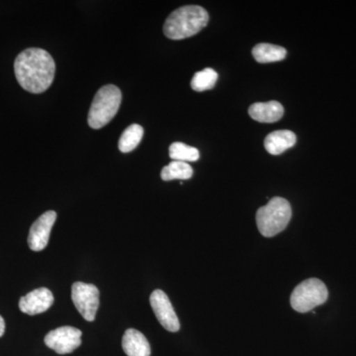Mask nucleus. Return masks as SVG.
Instances as JSON below:
<instances>
[{
    "label": "nucleus",
    "instance_id": "15",
    "mask_svg": "<svg viewBox=\"0 0 356 356\" xmlns=\"http://www.w3.org/2000/svg\"><path fill=\"white\" fill-rule=\"evenodd\" d=\"M144 136V129L138 124L129 126L119 140L118 147L121 153L127 154L134 151L140 143Z\"/></svg>",
    "mask_w": 356,
    "mask_h": 356
},
{
    "label": "nucleus",
    "instance_id": "10",
    "mask_svg": "<svg viewBox=\"0 0 356 356\" xmlns=\"http://www.w3.org/2000/svg\"><path fill=\"white\" fill-rule=\"evenodd\" d=\"M55 298L53 293L48 288H38L28 293L26 296L21 297L19 309L27 315L34 316L44 313L51 308Z\"/></svg>",
    "mask_w": 356,
    "mask_h": 356
},
{
    "label": "nucleus",
    "instance_id": "18",
    "mask_svg": "<svg viewBox=\"0 0 356 356\" xmlns=\"http://www.w3.org/2000/svg\"><path fill=\"white\" fill-rule=\"evenodd\" d=\"M170 156L172 161L191 163L198 161L200 154L196 147L187 146L184 143L175 142L170 145Z\"/></svg>",
    "mask_w": 356,
    "mask_h": 356
},
{
    "label": "nucleus",
    "instance_id": "8",
    "mask_svg": "<svg viewBox=\"0 0 356 356\" xmlns=\"http://www.w3.org/2000/svg\"><path fill=\"white\" fill-rule=\"evenodd\" d=\"M149 302H151L154 315L166 331L172 332L179 331V320L173 310L170 298L163 290H154L149 297Z\"/></svg>",
    "mask_w": 356,
    "mask_h": 356
},
{
    "label": "nucleus",
    "instance_id": "2",
    "mask_svg": "<svg viewBox=\"0 0 356 356\" xmlns=\"http://www.w3.org/2000/svg\"><path fill=\"white\" fill-rule=\"evenodd\" d=\"M209 22V14L198 6L180 7L166 18L163 33L168 39L184 40L200 32Z\"/></svg>",
    "mask_w": 356,
    "mask_h": 356
},
{
    "label": "nucleus",
    "instance_id": "17",
    "mask_svg": "<svg viewBox=\"0 0 356 356\" xmlns=\"http://www.w3.org/2000/svg\"><path fill=\"white\" fill-rule=\"evenodd\" d=\"M218 81V74L216 70L207 69L201 70L194 74L191 81V88L193 90L202 92V91L209 90L214 88Z\"/></svg>",
    "mask_w": 356,
    "mask_h": 356
},
{
    "label": "nucleus",
    "instance_id": "14",
    "mask_svg": "<svg viewBox=\"0 0 356 356\" xmlns=\"http://www.w3.org/2000/svg\"><path fill=\"white\" fill-rule=\"evenodd\" d=\"M287 51L283 47L276 44L261 43L252 49V56L257 63L268 64V63L280 62L286 58Z\"/></svg>",
    "mask_w": 356,
    "mask_h": 356
},
{
    "label": "nucleus",
    "instance_id": "1",
    "mask_svg": "<svg viewBox=\"0 0 356 356\" xmlns=\"http://www.w3.org/2000/svg\"><path fill=\"white\" fill-rule=\"evenodd\" d=\"M14 72L21 88L28 92L43 93L55 79L56 64L43 49L30 48L21 51L14 62Z\"/></svg>",
    "mask_w": 356,
    "mask_h": 356
},
{
    "label": "nucleus",
    "instance_id": "16",
    "mask_svg": "<svg viewBox=\"0 0 356 356\" xmlns=\"http://www.w3.org/2000/svg\"><path fill=\"white\" fill-rule=\"evenodd\" d=\"M193 175V168L191 165L184 161H172L170 165L165 166L161 170V177L165 181L170 180H186Z\"/></svg>",
    "mask_w": 356,
    "mask_h": 356
},
{
    "label": "nucleus",
    "instance_id": "13",
    "mask_svg": "<svg viewBox=\"0 0 356 356\" xmlns=\"http://www.w3.org/2000/svg\"><path fill=\"white\" fill-rule=\"evenodd\" d=\"M297 142V137L292 131L278 130L269 134L264 140V147L267 153L278 156L291 149Z\"/></svg>",
    "mask_w": 356,
    "mask_h": 356
},
{
    "label": "nucleus",
    "instance_id": "5",
    "mask_svg": "<svg viewBox=\"0 0 356 356\" xmlns=\"http://www.w3.org/2000/svg\"><path fill=\"white\" fill-rule=\"evenodd\" d=\"M327 297L329 291L325 283L317 278H310L293 290L290 303L295 311L307 313L324 304Z\"/></svg>",
    "mask_w": 356,
    "mask_h": 356
},
{
    "label": "nucleus",
    "instance_id": "4",
    "mask_svg": "<svg viewBox=\"0 0 356 356\" xmlns=\"http://www.w3.org/2000/svg\"><path fill=\"white\" fill-rule=\"evenodd\" d=\"M122 92L113 84L103 86L96 93L89 109L88 122L89 127L102 129L110 123L120 108Z\"/></svg>",
    "mask_w": 356,
    "mask_h": 356
},
{
    "label": "nucleus",
    "instance_id": "3",
    "mask_svg": "<svg viewBox=\"0 0 356 356\" xmlns=\"http://www.w3.org/2000/svg\"><path fill=\"white\" fill-rule=\"evenodd\" d=\"M291 217V205L286 199L273 197L257 210V228L262 236L273 238L287 228Z\"/></svg>",
    "mask_w": 356,
    "mask_h": 356
},
{
    "label": "nucleus",
    "instance_id": "6",
    "mask_svg": "<svg viewBox=\"0 0 356 356\" xmlns=\"http://www.w3.org/2000/svg\"><path fill=\"white\" fill-rule=\"evenodd\" d=\"M72 299L84 320L88 322L95 320L99 308V290L95 285L74 282L72 287Z\"/></svg>",
    "mask_w": 356,
    "mask_h": 356
},
{
    "label": "nucleus",
    "instance_id": "12",
    "mask_svg": "<svg viewBox=\"0 0 356 356\" xmlns=\"http://www.w3.org/2000/svg\"><path fill=\"white\" fill-rule=\"evenodd\" d=\"M122 348L128 356H151V346L147 337L135 329H129L122 339Z\"/></svg>",
    "mask_w": 356,
    "mask_h": 356
},
{
    "label": "nucleus",
    "instance_id": "19",
    "mask_svg": "<svg viewBox=\"0 0 356 356\" xmlns=\"http://www.w3.org/2000/svg\"><path fill=\"white\" fill-rule=\"evenodd\" d=\"M4 332H6V322H4V318L0 316V337L3 336Z\"/></svg>",
    "mask_w": 356,
    "mask_h": 356
},
{
    "label": "nucleus",
    "instance_id": "11",
    "mask_svg": "<svg viewBox=\"0 0 356 356\" xmlns=\"http://www.w3.org/2000/svg\"><path fill=\"white\" fill-rule=\"evenodd\" d=\"M248 114L254 120L261 123H274L284 115L282 104L277 102H257L250 105Z\"/></svg>",
    "mask_w": 356,
    "mask_h": 356
},
{
    "label": "nucleus",
    "instance_id": "7",
    "mask_svg": "<svg viewBox=\"0 0 356 356\" xmlns=\"http://www.w3.org/2000/svg\"><path fill=\"white\" fill-rule=\"evenodd\" d=\"M81 336L83 332L76 327H60L44 337V343L58 355H67L81 346Z\"/></svg>",
    "mask_w": 356,
    "mask_h": 356
},
{
    "label": "nucleus",
    "instance_id": "9",
    "mask_svg": "<svg viewBox=\"0 0 356 356\" xmlns=\"http://www.w3.org/2000/svg\"><path fill=\"white\" fill-rule=\"evenodd\" d=\"M57 220L55 211H48L36 220L30 229L28 245L34 252H41L48 245L51 231Z\"/></svg>",
    "mask_w": 356,
    "mask_h": 356
}]
</instances>
